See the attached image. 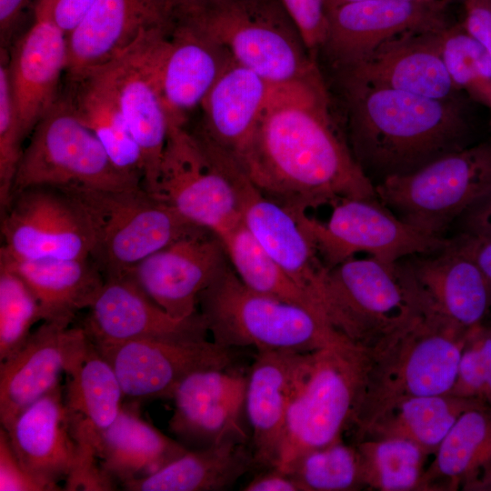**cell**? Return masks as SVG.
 <instances>
[{"mask_svg": "<svg viewBox=\"0 0 491 491\" xmlns=\"http://www.w3.org/2000/svg\"><path fill=\"white\" fill-rule=\"evenodd\" d=\"M237 165L261 193L293 213L377 197L331 114L323 78L273 88Z\"/></svg>", "mask_w": 491, "mask_h": 491, "instance_id": "cell-1", "label": "cell"}, {"mask_svg": "<svg viewBox=\"0 0 491 491\" xmlns=\"http://www.w3.org/2000/svg\"><path fill=\"white\" fill-rule=\"evenodd\" d=\"M348 143L376 185L470 145L461 98L438 100L373 85L340 72Z\"/></svg>", "mask_w": 491, "mask_h": 491, "instance_id": "cell-2", "label": "cell"}, {"mask_svg": "<svg viewBox=\"0 0 491 491\" xmlns=\"http://www.w3.org/2000/svg\"><path fill=\"white\" fill-rule=\"evenodd\" d=\"M173 19L274 86L323 78L281 0H174Z\"/></svg>", "mask_w": 491, "mask_h": 491, "instance_id": "cell-3", "label": "cell"}, {"mask_svg": "<svg viewBox=\"0 0 491 491\" xmlns=\"http://www.w3.org/2000/svg\"><path fill=\"white\" fill-rule=\"evenodd\" d=\"M468 331L424 315L367 350L366 381L351 428L356 439L384 411L409 397L449 394Z\"/></svg>", "mask_w": 491, "mask_h": 491, "instance_id": "cell-4", "label": "cell"}, {"mask_svg": "<svg viewBox=\"0 0 491 491\" xmlns=\"http://www.w3.org/2000/svg\"><path fill=\"white\" fill-rule=\"evenodd\" d=\"M198 305L213 341L231 349L309 353L346 339L311 311L251 289L229 265Z\"/></svg>", "mask_w": 491, "mask_h": 491, "instance_id": "cell-5", "label": "cell"}, {"mask_svg": "<svg viewBox=\"0 0 491 491\" xmlns=\"http://www.w3.org/2000/svg\"><path fill=\"white\" fill-rule=\"evenodd\" d=\"M331 327L370 350L424 316L407 272L397 261L349 258L328 269L322 300Z\"/></svg>", "mask_w": 491, "mask_h": 491, "instance_id": "cell-6", "label": "cell"}, {"mask_svg": "<svg viewBox=\"0 0 491 491\" xmlns=\"http://www.w3.org/2000/svg\"><path fill=\"white\" fill-rule=\"evenodd\" d=\"M367 350L346 339L310 352L295 387L277 466L325 446L350 429L363 392Z\"/></svg>", "mask_w": 491, "mask_h": 491, "instance_id": "cell-7", "label": "cell"}, {"mask_svg": "<svg viewBox=\"0 0 491 491\" xmlns=\"http://www.w3.org/2000/svg\"><path fill=\"white\" fill-rule=\"evenodd\" d=\"M59 189L84 213L93 236L90 258L105 278L124 276L148 256L198 226L143 185L122 190Z\"/></svg>", "mask_w": 491, "mask_h": 491, "instance_id": "cell-8", "label": "cell"}, {"mask_svg": "<svg viewBox=\"0 0 491 491\" xmlns=\"http://www.w3.org/2000/svg\"><path fill=\"white\" fill-rule=\"evenodd\" d=\"M378 200L418 231L445 238L455 222L491 191V142L468 145L375 185Z\"/></svg>", "mask_w": 491, "mask_h": 491, "instance_id": "cell-9", "label": "cell"}, {"mask_svg": "<svg viewBox=\"0 0 491 491\" xmlns=\"http://www.w3.org/2000/svg\"><path fill=\"white\" fill-rule=\"evenodd\" d=\"M142 185L141 178L115 165L67 98L59 95L31 133L18 165L12 199L35 186L122 190Z\"/></svg>", "mask_w": 491, "mask_h": 491, "instance_id": "cell-10", "label": "cell"}, {"mask_svg": "<svg viewBox=\"0 0 491 491\" xmlns=\"http://www.w3.org/2000/svg\"><path fill=\"white\" fill-rule=\"evenodd\" d=\"M154 196L219 237L242 223L229 157L170 124Z\"/></svg>", "mask_w": 491, "mask_h": 491, "instance_id": "cell-11", "label": "cell"}, {"mask_svg": "<svg viewBox=\"0 0 491 491\" xmlns=\"http://www.w3.org/2000/svg\"><path fill=\"white\" fill-rule=\"evenodd\" d=\"M326 222L293 213L328 268L366 253L393 264L414 255L440 251L452 238L426 235L398 218L378 198H343L332 205ZM291 212V211H290Z\"/></svg>", "mask_w": 491, "mask_h": 491, "instance_id": "cell-12", "label": "cell"}, {"mask_svg": "<svg viewBox=\"0 0 491 491\" xmlns=\"http://www.w3.org/2000/svg\"><path fill=\"white\" fill-rule=\"evenodd\" d=\"M146 71L170 124L185 125L233 60L227 51L194 27L174 20L141 34L128 49Z\"/></svg>", "mask_w": 491, "mask_h": 491, "instance_id": "cell-13", "label": "cell"}, {"mask_svg": "<svg viewBox=\"0 0 491 491\" xmlns=\"http://www.w3.org/2000/svg\"><path fill=\"white\" fill-rule=\"evenodd\" d=\"M0 253L19 260L86 259L93 236L74 199L59 188L35 186L15 195L1 213Z\"/></svg>", "mask_w": 491, "mask_h": 491, "instance_id": "cell-14", "label": "cell"}, {"mask_svg": "<svg viewBox=\"0 0 491 491\" xmlns=\"http://www.w3.org/2000/svg\"><path fill=\"white\" fill-rule=\"evenodd\" d=\"M227 260L221 238L196 226L140 261L124 276L169 315L185 318L198 313L201 293L226 267Z\"/></svg>", "mask_w": 491, "mask_h": 491, "instance_id": "cell-15", "label": "cell"}, {"mask_svg": "<svg viewBox=\"0 0 491 491\" xmlns=\"http://www.w3.org/2000/svg\"><path fill=\"white\" fill-rule=\"evenodd\" d=\"M246 384L247 375L233 366L190 373L172 395L175 408L169 431L187 449L228 441L247 443Z\"/></svg>", "mask_w": 491, "mask_h": 491, "instance_id": "cell-16", "label": "cell"}, {"mask_svg": "<svg viewBox=\"0 0 491 491\" xmlns=\"http://www.w3.org/2000/svg\"><path fill=\"white\" fill-rule=\"evenodd\" d=\"M113 367L125 398H172L187 375L205 368L233 366L234 350L214 341L137 339L96 346Z\"/></svg>", "mask_w": 491, "mask_h": 491, "instance_id": "cell-17", "label": "cell"}, {"mask_svg": "<svg viewBox=\"0 0 491 491\" xmlns=\"http://www.w3.org/2000/svg\"><path fill=\"white\" fill-rule=\"evenodd\" d=\"M443 0H361L328 13L323 45L337 69L358 64L392 38L450 24Z\"/></svg>", "mask_w": 491, "mask_h": 491, "instance_id": "cell-18", "label": "cell"}, {"mask_svg": "<svg viewBox=\"0 0 491 491\" xmlns=\"http://www.w3.org/2000/svg\"><path fill=\"white\" fill-rule=\"evenodd\" d=\"M65 375V404L77 445L76 463L66 482L78 486L99 475L102 437L117 417L125 396L113 367L89 337Z\"/></svg>", "mask_w": 491, "mask_h": 491, "instance_id": "cell-19", "label": "cell"}, {"mask_svg": "<svg viewBox=\"0 0 491 491\" xmlns=\"http://www.w3.org/2000/svg\"><path fill=\"white\" fill-rule=\"evenodd\" d=\"M399 261L414 284L424 315L466 331L486 323L491 309V284L453 237L440 251Z\"/></svg>", "mask_w": 491, "mask_h": 491, "instance_id": "cell-20", "label": "cell"}, {"mask_svg": "<svg viewBox=\"0 0 491 491\" xmlns=\"http://www.w3.org/2000/svg\"><path fill=\"white\" fill-rule=\"evenodd\" d=\"M229 168L243 224L268 256L316 300L324 313L322 300L329 268L314 242L295 215L261 193L235 162H230Z\"/></svg>", "mask_w": 491, "mask_h": 491, "instance_id": "cell-21", "label": "cell"}, {"mask_svg": "<svg viewBox=\"0 0 491 491\" xmlns=\"http://www.w3.org/2000/svg\"><path fill=\"white\" fill-rule=\"evenodd\" d=\"M83 328L96 346L137 339L203 341L209 333L201 313L175 318L125 276L105 278Z\"/></svg>", "mask_w": 491, "mask_h": 491, "instance_id": "cell-22", "label": "cell"}, {"mask_svg": "<svg viewBox=\"0 0 491 491\" xmlns=\"http://www.w3.org/2000/svg\"><path fill=\"white\" fill-rule=\"evenodd\" d=\"M173 21L171 0H95L66 35V77L74 78L121 56L143 32Z\"/></svg>", "mask_w": 491, "mask_h": 491, "instance_id": "cell-23", "label": "cell"}, {"mask_svg": "<svg viewBox=\"0 0 491 491\" xmlns=\"http://www.w3.org/2000/svg\"><path fill=\"white\" fill-rule=\"evenodd\" d=\"M88 336L83 326L43 322L13 356L0 362V422L7 428L29 405L57 386Z\"/></svg>", "mask_w": 491, "mask_h": 491, "instance_id": "cell-24", "label": "cell"}, {"mask_svg": "<svg viewBox=\"0 0 491 491\" xmlns=\"http://www.w3.org/2000/svg\"><path fill=\"white\" fill-rule=\"evenodd\" d=\"M309 353L265 350L256 355L246 391L256 466L266 469L277 466L289 404Z\"/></svg>", "mask_w": 491, "mask_h": 491, "instance_id": "cell-25", "label": "cell"}, {"mask_svg": "<svg viewBox=\"0 0 491 491\" xmlns=\"http://www.w3.org/2000/svg\"><path fill=\"white\" fill-rule=\"evenodd\" d=\"M439 30L397 35L362 62L339 71L373 85L420 96L458 99L461 90L453 83L440 54Z\"/></svg>", "mask_w": 491, "mask_h": 491, "instance_id": "cell-26", "label": "cell"}, {"mask_svg": "<svg viewBox=\"0 0 491 491\" xmlns=\"http://www.w3.org/2000/svg\"><path fill=\"white\" fill-rule=\"evenodd\" d=\"M34 23L15 45L9 75L25 138L59 97L67 62L66 35L52 15H34Z\"/></svg>", "mask_w": 491, "mask_h": 491, "instance_id": "cell-27", "label": "cell"}, {"mask_svg": "<svg viewBox=\"0 0 491 491\" xmlns=\"http://www.w3.org/2000/svg\"><path fill=\"white\" fill-rule=\"evenodd\" d=\"M274 87L232 60L203 101L201 125L193 134L237 164L256 132Z\"/></svg>", "mask_w": 491, "mask_h": 491, "instance_id": "cell-28", "label": "cell"}, {"mask_svg": "<svg viewBox=\"0 0 491 491\" xmlns=\"http://www.w3.org/2000/svg\"><path fill=\"white\" fill-rule=\"evenodd\" d=\"M5 429L23 466L49 491L63 490L58 482L74 470L77 445L62 385L25 407Z\"/></svg>", "mask_w": 491, "mask_h": 491, "instance_id": "cell-29", "label": "cell"}, {"mask_svg": "<svg viewBox=\"0 0 491 491\" xmlns=\"http://www.w3.org/2000/svg\"><path fill=\"white\" fill-rule=\"evenodd\" d=\"M105 65L142 155L143 185L155 195L170 128L165 106L150 76L129 50Z\"/></svg>", "mask_w": 491, "mask_h": 491, "instance_id": "cell-30", "label": "cell"}, {"mask_svg": "<svg viewBox=\"0 0 491 491\" xmlns=\"http://www.w3.org/2000/svg\"><path fill=\"white\" fill-rule=\"evenodd\" d=\"M0 262L16 272L36 297L43 322L69 326L77 312L89 308L105 276L91 258L19 260L0 253Z\"/></svg>", "mask_w": 491, "mask_h": 491, "instance_id": "cell-31", "label": "cell"}, {"mask_svg": "<svg viewBox=\"0 0 491 491\" xmlns=\"http://www.w3.org/2000/svg\"><path fill=\"white\" fill-rule=\"evenodd\" d=\"M425 490H490L491 408L464 412L436 450Z\"/></svg>", "mask_w": 491, "mask_h": 491, "instance_id": "cell-32", "label": "cell"}, {"mask_svg": "<svg viewBox=\"0 0 491 491\" xmlns=\"http://www.w3.org/2000/svg\"><path fill=\"white\" fill-rule=\"evenodd\" d=\"M140 403H123L102 437L99 464L121 486L154 474L188 450L145 421Z\"/></svg>", "mask_w": 491, "mask_h": 491, "instance_id": "cell-33", "label": "cell"}, {"mask_svg": "<svg viewBox=\"0 0 491 491\" xmlns=\"http://www.w3.org/2000/svg\"><path fill=\"white\" fill-rule=\"evenodd\" d=\"M65 97L121 171L143 180V160L106 65L67 79Z\"/></svg>", "mask_w": 491, "mask_h": 491, "instance_id": "cell-34", "label": "cell"}, {"mask_svg": "<svg viewBox=\"0 0 491 491\" xmlns=\"http://www.w3.org/2000/svg\"><path fill=\"white\" fill-rule=\"evenodd\" d=\"M254 467L247 443L228 441L188 449L154 474L121 486L127 491H222Z\"/></svg>", "mask_w": 491, "mask_h": 491, "instance_id": "cell-35", "label": "cell"}, {"mask_svg": "<svg viewBox=\"0 0 491 491\" xmlns=\"http://www.w3.org/2000/svg\"><path fill=\"white\" fill-rule=\"evenodd\" d=\"M486 406L479 400L451 394L403 399L378 416L356 439L397 437L414 442L429 454L466 410Z\"/></svg>", "mask_w": 491, "mask_h": 491, "instance_id": "cell-36", "label": "cell"}, {"mask_svg": "<svg viewBox=\"0 0 491 491\" xmlns=\"http://www.w3.org/2000/svg\"><path fill=\"white\" fill-rule=\"evenodd\" d=\"M220 238L232 268L248 287L302 306L326 321L316 300L268 256L243 222Z\"/></svg>", "mask_w": 491, "mask_h": 491, "instance_id": "cell-37", "label": "cell"}, {"mask_svg": "<svg viewBox=\"0 0 491 491\" xmlns=\"http://www.w3.org/2000/svg\"><path fill=\"white\" fill-rule=\"evenodd\" d=\"M365 487L381 491L425 490L429 453L404 438H365L355 443Z\"/></svg>", "mask_w": 491, "mask_h": 491, "instance_id": "cell-38", "label": "cell"}, {"mask_svg": "<svg viewBox=\"0 0 491 491\" xmlns=\"http://www.w3.org/2000/svg\"><path fill=\"white\" fill-rule=\"evenodd\" d=\"M301 491H352L365 488L356 445L342 438L298 456L285 470Z\"/></svg>", "mask_w": 491, "mask_h": 491, "instance_id": "cell-39", "label": "cell"}, {"mask_svg": "<svg viewBox=\"0 0 491 491\" xmlns=\"http://www.w3.org/2000/svg\"><path fill=\"white\" fill-rule=\"evenodd\" d=\"M38 321L43 316L36 297L16 272L0 262V362L25 344Z\"/></svg>", "mask_w": 491, "mask_h": 491, "instance_id": "cell-40", "label": "cell"}, {"mask_svg": "<svg viewBox=\"0 0 491 491\" xmlns=\"http://www.w3.org/2000/svg\"><path fill=\"white\" fill-rule=\"evenodd\" d=\"M437 38L442 59L453 83L473 98L491 81L490 55L462 23H450L438 31Z\"/></svg>", "mask_w": 491, "mask_h": 491, "instance_id": "cell-41", "label": "cell"}, {"mask_svg": "<svg viewBox=\"0 0 491 491\" xmlns=\"http://www.w3.org/2000/svg\"><path fill=\"white\" fill-rule=\"evenodd\" d=\"M24 135L14 98L9 57L1 49L0 63V207L10 205L15 178L24 149Z\"/></svg>", "mask_w": 491, "mask_h": 491, "instance_id": "cell-42", "label": "cell"}, {"mask_svg": "<svg viewBox=\"0 0 491 491\" xmlns=\"http://www.w3.org/2000/svg\"><path fill=\"white\" fill-rule=\"evenodd\" d=\"M451 395L481 401L491 408V326L468 331Z\"/></svg>", "mask_w": 491, "mask_h": 491, "instance_id": "cell-43", "label": "cell"}, {"mask_svg": "<svg viewBox=\"0 0 491 491\" xmlns=\"http://www.w3.org/2000/svg\"><path fill=\"white\" fill-rule=\"evenodd\" d=\"M310 55L316 60L328 30L326 0H281Z\"/></svg>", "mask_w": 491, "mask_h": 491, "instance_id": "cell-44", "label": "cell"}, {"mask_svg": "<svg viewBox=\"0 0 491 491\" xmlns=\"http://www.w3.org/2000/svg\"><path fill=\"white\" fill-rule=\"evenodd\" d=\"M0 491H49L16 456L6 430L0 429Z\"/></svg>", "mask_w": 491, "mask_h": 491, "instance_id": "cell-45", "label": "cell"}, {"mask_svg": "<svg viewBox=\"0 0 491 491\" xmlns=\"http://www.w3.org/2000/svg\"><path fill=\"white\" fill-rule=\"evenodd\" d=\"M462 25L491 57V0H464Z\"/></svg>", "mask_w": 491, "mask_h": 491, "instance_id": "cell-46", "label": "cell"}, {"mask_svg": "<svg viewBox=\"0 0 491 491\" xmlns=\"http://www.w3.org/2000/svg\"><path fill=\"white\" fill-rule=\"evenodd\" d=\"M454 225L456 235L491 240V191L473 204Z\"/></svg>", "mask_w": 491, "mask_h": 491, "instance_id": "cell-47", "label": "cell"}, {"mask_svg": "<svg viewBox=\"0 0 491 491\" xmlns=\"http://www.w3.org/2000/svg\"><path fill=\"white\" fill-rule=\"evenodd\" d=\"M245 491H301L290 473L278 467L266 468L242 488Z\"/></svg>", "mask_w": 491, "mask_h": 491, "instance_id": "cell-48", "label": "cell"}, {"mask_svg": "<svg viewBox=\"0 0 491 491\" xmlns=\"http://www.w3.org/2000/svg\"><path fill=\"white\" fill-rule=\"evenodd\" d=\"M95 0H57L54 19L67 35L82 21Z\"/></svg>", "mask_w": 491, "mask_h": 491, "instance_id": "cell-49", "label": "cell"}, {"mask_svg": "<svg viewBox=\"0 0 491 491\" xmlns=\"http://www.w3.org/2000/svg\"><path fill=\"white\" fill-rule=\"evenodd\" d=\"M455 244L471 256L479 266L491 284V240L479 239L463 235L453 237Z\"/></svg>", "mask_w": 491, "mask_h": 491, "instance_id": "cell-50", "label": "cell"}, {"mask_svg": "<svg viewBox=\"0 0 491 491\" xmlns=\"http://www.w3.org/2000/svg\"><path fill=\"white\" fill-rule=\"evenodd\" d=\"M30 0H0V38L1 48L6 45L14 35L22 15Z\"/></svg>", "mask_w": 491, "mask_h": 491, "instance_id": "cell-51", "label": "cell"}, {"mask_svg": "<svg viewBox=\"0 0 491 491\" xmlns=\"http://www.w3.org/2000/svg\"><path fill=\"white\" fill-rule=\"evenodd\" d=\"M473 99L484 104L490 112L489 125L491 130V81L485 84L473 96Z\"/></svg>", "mask_w": 491, "mask_h": 491, "instance_id": "cell-52", "label": "cell"}, {"mask_svg": "<svg viewBox=\"0 0 491 491\" xmlns=\"http://www.w3.org/2000/svg\"><path fill=\"white\" fill-rule=\"evenodd\" d=\"M361 0H326L327 12L329 13L341 5Z\"/></svg>", "mask_w": 491, "mask_h": 491, "instance_id": "cell-53", "label": "cell"}, {"mask_svg": "<svg viewBox=\"0 0 491 491\" xmlns=\"http://www.w3.org/2000/svg\"><path fill=\"white\" fill-rule=\"evenodd\" d=\"M443 1H445V2H446V3L449 4L450 2H453V1H461V2H462V1H464V0H443Z\"/></svg>", "mask_w": 491, "mask_h": 491, "instance_id": "cell-54", "label": "cell"}, {"mask_svg": "<svg viewBox=\"0 0 491 491\" xmlns=\"http://www.w3.org/2000/svg\"><path fill=\"white\" fill-rule=\"evenodd\" d=\"M488 318H490V323H491V309H490V314H489ZM490 326H491V324H490Z\"/></svg>", "mask_w": 491, "mask_h": 491, "instance_id": "cell-55", "label": "cell"}, {"mask_svg": "<svg viewBox=\"0 0 491 491\" xmlns=\"http://www.w3.org/2000/svg\"><path fill=\"white\" fill-rule=\"evenodd\" d=\"M172 1H173V0H171V2H172Z\"/></svg>", "mask_w": 491, "mask_h": 491, "instance_id": "cell-56", "label": "cell"}]
</instances>
